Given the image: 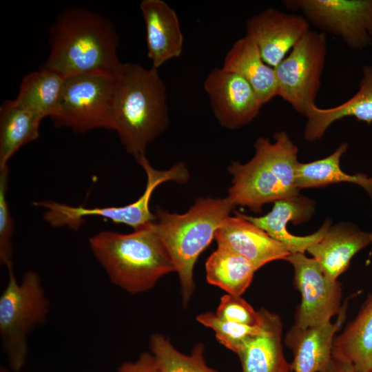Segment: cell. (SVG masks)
<instances>
[{"instance_id": "7402d4cb", "label": "cell", "mask_w": 372, "mask_h": 372, "mask_svg": "<svg viewBox=\"0 0 372 372\" xmlns=\"http://www.w3.org/2000/svg\"><path fill=\"white\" fill-rule=\"evenodd\" d=\"M332 356L351 362L358 372L372 369V291L355 318L335 337Z\"/></svg>"}, {"instance_id": "e0dca14e", "label": "cell", "mask_w": 372, "mask_h": 372, "mask_svg": "<svg viewBox=\"0 0 372 372\" xmlns=\"http://www.w3.org/2000/svg\"><path fill=\"white\" fill-rule=\"evenodd\" d=\"M140 10L145 26L147 56L152 67L158 69L182 54L184 39L178 17L163 0H143Z\"/></svg>"}, {"instance_id": "4fadbf2b", "label": "cell", "mask_w": 372, "mask_h": 372, "mask_svg": "<svg viewBox=\"0 0 372 372\" xmlns=\"http://www.w3.org/2000/svg\"><path fill=\"white\" fill-rule=\"evenodd\" d=\"M151 194L145 192L134 202L124 206L87 208L74 207L55 201L35 202L34 205L45 209L44 219L52 227H68L78 229L84 218L99 216L116 224H123L137 229L154 221L155 216L149 209Z\"/></svg>"}, {"instance_id": "7a4b0ae2", "label": "cell", "mask_w": 372, "mask_h": 372, "mask_svg": "<svg viewBox=\"0 0 372 372\" xmlns=\"http://www.w3.org/2000/svg\"><path fill=\"white\" fill-rule=\"evenodd\" d=\"M116 74L114 131L138 160L169 125L166 87L153 67L123 63Z\"/></svg>"}, {"instance_id": "52a82bcc", "label": "cell", "mask_w": 372, "mask_h": 372, "mask_svg": "<svg viewBox=\"0 0 372 372\" xmlns=\"http://www.w3.org/2000/svg\"><path fill=\"white\" fill-rule=\"evenodd\" d=\"M116 85V73L95 71L65 76L54 124L78 133L114 130Z\"/></svg>"}, {"instance_id": "9a60e30c", "label": "cell", "mask_w": 372, "mask_h": 372, "mask_svg": "<svg viewBox=\"0 0 372 372\" xmlns=\"http://www.w3.org/2000/svg\"><path fill=\"white\" fill-rule=\"evenodd\" d=\"M217 245L229 249L248 259L256 270L266 264L285 260L291 253L281 242L242 217L228 216L216 231Z\"/></svg>"}, {"instance_id": "ffe728a7", "label": "cell", "mask_w": 372, "mask_h": 372, "mask_svg": "<svg viewBox=\"0 0 372 372\" xmlns=\"http://www.w3.org/2000/svg\"><path fill=\"white\" fill-rule=\"evenodd\" d=\"M222 68L244 78L263 105L278 96L275 70L263 61L256 43L249 36L245 34L234 42L225 56Z\"/></svg>"}, {"instance_id": "ba28073f", "label": "cell", "mask_w": 372, "mask_h": 372, "mask_svg": "<svg viewBox=\"0 0 372 372\" xmlns=\"http://www.w3.org/2000/svg\"><path fill=\"white\" fill-rule=\"evenodd\" d=\"M327 51L325 33L310 30L274 68L278 96L304 116L316 105Z\"/></svg>"}, {"instance_id": "8fae6325", "label": "cell", "mask_w": 372, "mask_h": 372, "mask_svg": "<svg viewBox=\"0 0 372 372\" xmlns=\"http://www.w3.org/2000/svg\"><path fill=\"white\" fill-rule=\"evenodd\" d=\"M203 87L214 116L227 129H237L251 123L263 105L244 78L222 67L209 73Z\"/></svg>"}, {"instance_id": "2e32d148", "label": "cell", "mask_w": 372, "mask_h": 372, "mask_svg": "<svg viewBox=\"0 0 372 372\" xmlns=\"http://www.w3.org/2000/svg\"><path fill=\"white\" fill-rule=\"evenodd\" d=\"M346 309L345 303L334 322L308 328L291 327L285 338V343L293 355L291 371L322 372L325 369L332 358L333 340L344 322Z\"/></svg>"}, {"instance_id": "9c48e42d", "label": "cell", "mask_w": 372, "mask_h": 372, "mask_svg": "<svg viewBox=\"0 0 372 372\" xmlns=\"http://www.w3.org/2000/svg\"><path fill=\"white\" fill-rule=\"evenodd\" d=\"M288 9L300 10L309 23L338 37L351 49L372 43V0H289Z\"/></svg>"}, {"instance_id": "d6986e66", "label": "cell", "mask_w": 372, "mask_h": 372, "mask_svg": "<svg viewBox=\"0 0 372 372\" xmlns=\"http://www.w3.org/2000/svg\"><path fill=\"white\" fill-rule=\"evenodd\" d=\"M282 324L276 313L265 310L263 331L244 342L236 354L242 372H289L282 344Z\"/></svg>"}, {"instance_id": "6da1fadb", "label": "cell", "mask_w": 372, "mask_h": 372, "mask_svg": "<svg viewBox=\"0 0 372 372\" xmlns=\"http://www.w3.org/2000/svg\"><path fill=\"white\" fill-rule=\"evenodd\" d=\"M118 45L109 20L85 8H67L51 27L50 51L43 68L64 76L95 71L115 74L123 63Z\"/></svg>"}, {"instance_id": "8992f818", "label": "cell", "mask_w": 372, "mask_h": 372, "mask_svg": "<svg viewBox=\"0 0 372 372\" xmlns=\"http://www.w3.org/2000/svg\"><path fill=\"white\" fill-rule=\"evenodd\" d=\"M0 296V334L10 369L19 372L27 354V335L37 324L45 322L49 302L39 276L25 272L19 283L13 270Z\"/></svg>"}, {"instance_id": "d4e9b609", "label": "cell", "mask_w": 372, "mask_h": 372, "mask_svg": "<svg viewBox=\"0 0 372 372\" xmlns=\"http://www.w3.org/2000/svg\"><path fill=\"white\" fill-rule=\"evenodd\" d=\"M65 76L42 68L25 75L21 81L18 103L41 116L51 118L58 108Z\"/></svg>"}, {"instance_id": "44dd1931", "label": "cell", "mask_w": 372, "mask_h": 372, "mask_svg": "<svg viewBox=\"0 0 372 372\" xmlns=\"http://www.w3.org/2000/svg\"><path fill=\"white\" fill-rule=\"evenodd\" d=\"M307 118L304 136L308 141L322 137L327 128L335 121L347 116L358 121L372 123V65L362 68L359 90L344 103L330 108L313 105L305 112Z\"/></svg>"}, {"instance_id": "4316f807", "label": "cell", "mask_w": 372, "mask_h": 372, "mask_svg": "<svg viewBox=\"0 0 372 372\" xmlns=\"http://www.w3.org/2000/svg\"><path fill=\"white\" fill-rule=\"evenodd\" d=\"M149 347L161 372H218L206 364L203 343H197L191 354L185 355L165 336L156 333L150 338Z\"/></svg>"}, {"instance_id": "4dcf8cb0", "label": "cell", "mask_w": 372, "mask_h": 372, "mask_svg": "<svg viewBox=\"0 0 372 372\" xmlns=\"http://www.w3.org/2000/svg\"><path fill=\"white\" fill-rule=\"evenodd\" d=\"M117 372H161L151 353L143 352L134 362L123 363Z\"/></svg>"}, {"instance_id": "484cf974", "label": "cell", "mask_w": 372, "mask_h": 372, "mask_svg": "<svg viewBox=\"0 0 372 372\" xmlns=\"http://www.w3.org/2000/svg\"><path fill=\"white\" fill-rule=\"evenodd\" d=\"M347 147V143H342L331 155L324 158L306 163L299 162L296 171L298 189L348 182L361 186L372 199V177H368L365 174L350 175L340 168V158Z\"/></svg>"}, {"instance_id": "30bf717a", "label": "cell", "mask_w": 372, "mask_h": 372, "mask_svg": "<svg viewBox=\"0 0 372 372\" xmlns=\"http://www.w3.org/2000/svg\"><path fill=\"white\" fill-rule=\"evenodd\" d=\"M285 260L293 267L294 285L301 295L294 324L308 328L330 322L341 311L340 283L328 277L318 262L304 254H290Z\"/></svg>"}, {"instance_id": "d6a6232c", "label": "cell", "mask_w": 372, "mask_h": 372, "mask_svg": "<svg viewBox=\"0 0 372 372\" xmlns=\"http://www.w3.org/2000/svg\"><path fill=\"white\" fill-rule=\"evenodd\" d=\"M0 372H13L10 369H7L6 368H1Z\"/></svg>"}, {"instance_id": "cb8c5ba5", "label": "cell", "mask_w": 372, "mask_h": 372, "mask_svg": "<svg viewBox=\"0 0 372 372\" xmlns=\"http://www.w3.org/2000/svg\"><path fill=\"white\" fill-rule=\"evenodd\" d=\"M256 271L248 259L220 246L205 263L207 282L234 296H241L250 285Z\"/></svg>"}, {"instance_id": "ac0fdd59", "label": "cell", "mask_w": 372, "mask_h": 372, "mask_svg": "<svg viewBox=\"0 0 372 372\" xmlns=\"http://www.w3.org/2000/svg\"><path fill=\"white\" fill-rule=\"evenodd\" d=\"M370 244H372V231H363L352 225H338L330 227L323 237L310 245L307 251L318 262L328 277L337 280L348 269L353 257Z\"/></svg>"}, {"instance_id": "836d02e7", "label": "cell", "mask_w": 372, "mask_h": 372, "mask_svg": "<svg viewBox=\"0 0 372 372\" xmlns=\"http://www.w3.org/2000/svg\"><path fill=\"white\" fill-rule=\"evenodd\" d=\"M369 372H372V369H371V370Z\"/></svg>"}, {"instance_id": "3957f363", "label": "cell", "mask_w": 372, "mask_h": 372, "mask_svg": "<svg viewBox=\"0 0 372 372\" xmlns=\"http://www.w3.org/2000/svg\"><path fill=\"white\" fill-rule=\"evenodd\" d=\"M89 243L111 282L131 293L147 291L175 271L154 221L130 234L101 231Z\"/></svg>"}, {"instance_id": "f546056e", "label": "cell", "mask_w": 372, "mask_h": 372, "mask_svg": "<svg viewBox=\"0 0 372 372\" xmlns=\"http://www.w3.org/2000/svg\"><path fill=\"white\" fill-rule=\"evenodd\" d=\"M215 314L223 320L243 324L258 325L262 321V309L256 311L241 296L228 293L220 298Z\"/></svg>"}, {"instance_id": "7c38bea8", "label": "cell", "mask_w": 372, "mask_h": 372, "mask_svg": "<svg viewBox=\"0 0 372 372\" xmlns=\"http://www.w3.org/2000/svg\"><path fill=\"white\" fill-rule=\"evenodd\" d=\"M246 34L256 43L263 61L275 68L294 45L310 30L300 14L268 8L246 22Z\"/></svg>"}, {"instance_id": "f1b7e54d", "label": "cell", "mask_w": 372, "mask_h": 372, "mask_svg": "<svg viewBox=\"0 0 372 372\" xmlns=\"http://www.w3.org/2000/svg\"><path fill=\"white\" fill-rule=\"evenodd\" d=\"M8 174V166L0 167V261L9 271L12 270V236L14 221L6 196Z\"/></svg>"}, {"instance_id": "277c9868", "label": "cell", "mask_w": 372, "mask_h": 372, "mask_svg": "<svg viewBox=\"0 0 372 372\" xmlns=\"http://www.w3.org/2000/svg\"><path fill=\"white\" fill-rule=\"evenodd\" d=\"M273 137V143L258 138L249 162H233L228 167L232 180L227 198L234 206H247L259 213L267 203L299 196L298 147L285 132Z\"/></svg>"}, {"instance_id": "5bb4252c", "label": "cell", "mask_w": 372, "mask_h": 372, "mask_svg": "<svg viewBox=\"0 0 372 372\" xmlns=\"http://www.w3.org/2000/svg\"><path fill=\"white\" fill-rule=\"evenodd\" d=\"M313 211V203L307 198L298 196L275 202L272 209L262 216L240 214L283 244L291 254H304L310 245L323 237L331 227V221L327 220L318 231L304 236L291 234L287 225L289 222L296 225L307 221Z\"/></svg>"}, {"instance_id": "5b68a950", "label": "cell", "mask_w": 372, "mask_h": 372, "mask_svg": "<svg viewBox=\"0 0 372 372\" xmlns=\"http://www.w3.org/2000/svg\"><path fill=\"white\" fill-rule=\"evenodd\" d=\"M234 207L227 197H200L183 214L156 209L154 224L178 273L185 307L194 291L195 263Z\"/></svg>"}, {"instance_id": "83f0119b", "label": "cell", "mask_w": 372, "mask_h": 372, "mask_svg": "<svg viewBox=\"0 0 372 372\" xmlns=\"http://www.w3.org/2000/svg\"><path fill=\"white\" fill-rule=\"evenodd\" d=\"M262 321L258 325L239 324L218 318L215 313L199 314L196 320L211 329L218 342L236 353L240 346L249 338L262 333L265 327V309H262Z\"/></svg>"}, {"instance_id": "1f68e13d", "label": "cell", "mask_w": 372, "mask_h": 372, "mask_svg": "<svg viewBox=\"0 0 372 372\" xmlns=\"http://www.w3.org/2000/svg\"><path fill=\"white\" fill-rule=\"evenodd\" d=\"M322 372H358L349 362L332 356V358Z\"/></svg>"}, {"instance_id": "603a6c76", "label": "cell", "mask_w": 372, "mask_h": 372, "mask_svg": "<svg viewBox=\"0 0 372 372\" xmlns=\"http://www.w3.org/2000/svg\"><path fill=\"white\" fill-rule=\"evenodd\" d=\"M42 118L14 99L0 107V167L8 166L11 157L24 145L39 136Z\"/></svg>"}]
</instances>
